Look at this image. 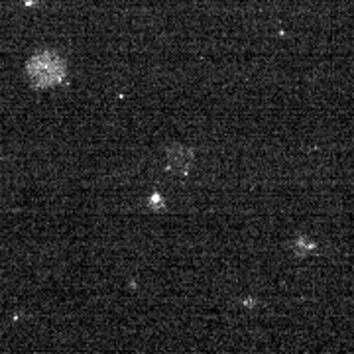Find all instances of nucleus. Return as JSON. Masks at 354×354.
I'll return each mask as SVG.
<instances>
[{
  "label": "nucleus",
  "mask_w": 354,
  "mask_h": 354,
  "mask_svg": "<svg viewBox=\"0 0 354 354\" xmlns=\"http://www.w3.org/2000/svg\"><path fill=\"white\" fill-rule=\"evenodd\" d=\"M26 71H28V77H30V81H32L34 87L46 88L55 85V83H59L62 77H64L65 69L62 59L57 55H53L50 51H44V53L34 55L28 62Z\"/></svg>",
  "instance_id": "nucleus-1"
}]
</instances>
